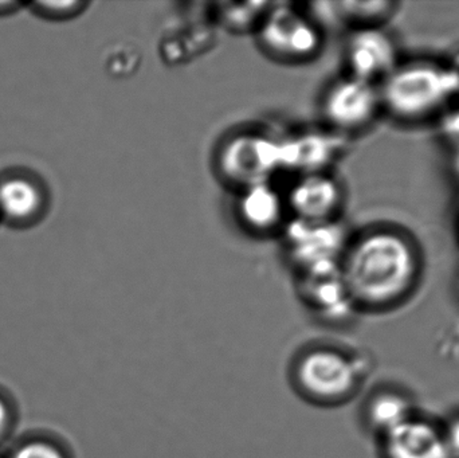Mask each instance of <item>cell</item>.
<instances>
[{
	"instance_id": "obj_1",
	"label": "cell",
	"mask_w": 459,
	"mask_h": 458,
	"mask_svg": "<svg viewBox=\"0 0 459 458\" xmlns=\"http://www.w3.org/2000/svg\"><path fill=\"white\" fill-rule=\"evenodd\" d=\"M420 250L410 237L380 228L351 239L342 273L356 308L387 309L411 295L420 281Z\"/></svg>"
},
{
	"instance_id": "obj_2",
	"label": "cell",
	"mask_w": 459,
	"mask_h": 458,
	"mask_svg": "<svg viewBox=\"0 0 459 458\" xmlns=\"http://www.w3.org/2000/svg\"><path fill=\"white\" fill-rule=\"evenodd\" d=\"M377 86L382 110L403 123L439 116L459 99L455 67L429 59L401 62Z\"/></svg>"
},
{
	"instance_id": "obj_3",
	"label": "cell",
	"mask_w": 459,
	"mask_h": 458,
	"mask_svg": "<svg viewBox=\"0 0 459 458\" xmlns=\"http://www.w3.org/2000/svg\"><path fill=\"white\" fill-rule=\"evenodd\" d=\"M218 174L238 190L272 182L282 171L281 139L258 131H243L222 143L215 159Z\"/></svg>"
},
{
	"instance_id": "obj_4",
	"label": "cell",
	"mask_w": 459,
	"mask_h": 458,
	"mask_svg": "<svg viewBox=\"0 0 459 458\" xmlns=\"http://www.w3.org/2000/svg\"><path fill=\"white\" fill-rule=\"evenodd\" d=\"M360 378L356 360L332 347L309 350L294 367V379L304 397L325 405L350 400L359 389Z\"/></svg>"
},
{
	"instance_id": "obj_5",
	"label": "cell",
	"mask_w": 459,
	"mask_h": 458,
	"mask_svg": "<svg viewBox=\"0 0 459 458\" xmlns=\"http://www.w3.org/2000/svg\"><path fill=\"white\" fill-rule=\"evenodd\" d=\"M261 48L283 62L309 61L323 48V29L307 10L288 3H273L256 29Z\"/></svg>"
},
{
	"instance_id": "obj_6",
	"label": "cell",
	"mask_w": 459,
	"mask_h": 458,
	"mask_svg": "<svg viewBox=\"0 0 459 458\" xmlns=\"http://www.w3.org/2000/svg\"><path fill=\"white\" fill-rule=\"evenodd\" d=\"M282 230L286 252L299 273L342 264L351 241L347 228L339 220L307 222L291 218Z\"/></svg>"
},
{
	"instance_id": "obj_7",
	"label": "cell",
	"mask_w": 459,
	"mask_h": 458,
	"mask_svg": "<svg viewBox=\"0 0 459 458\" xmlns=\"http://www.w3.org/2000/svg\"><path fill=\"white\" fill-rule=\"evenodd\" d=\"M380 110L379 86L350 74L332 83L323 99L328 128L342 136L368 128Z\"/></svg>"
},
{
	"instance_id": "obj_8",
	"label": "cell",
	"mask_w": 459,
	"mask_h": 458,
	"mask_svg": "<svg viewBox=\"0 0 459 458\" xmlns=\"http://www.w3.org/2000/svg\"><path fill=\"white\" fill-rule=\"evenodd\" d=\"M348 74L379 85L401 64L395 39L383 26L352 30L345 45Z\"/></svg>"
},
{
	"instance_id": "obj_9",
	"label": "cell",
	"mask_w": 459,
	"mask_h": 458,
	"mask_svg": "<svg viewBox=\"0 0 459 458\" xmlns=\"http://www.w3.org/2000/svg\"><path fill=\"white\" fill-rule=\"evenodd\" d=\"M293 220L329 222L339 220L344 188L332 172L299 175L285 195Z\"/></svg>"
},
{
	"instance_id": "obj_10",
	"label": "cell",
	"mask_w": 459,
	"mask_h": 458,
	"mask_svg": "<svg viewBox=\"0 0 459 458\" xmlns=\"http://www.w3.org/2000/svg\"><path fill=\"white\" fill-rule=\"evenodd\" d=\"M347 150V136L331 129L305 131L281 140L282 171L299 175L332 172Z\"/></svg>"
},
{
	"instance_id": "obj_11",
	"label": "cell",
	"mask_w": 459,
	"mask_h": 458,
	"mask_svg": "<svg viewBox=\"0 0 459 458\" xmlns=\"http://www.w3.org/2000/svg\"><path fill=\"white\" fill-rule=\"evenodd\" d=\"M380 440L383 458H452L441 428L415 416Z\"/></svg>"
},
{
	"instance_id": "obj_12",
	"label": "cell",
	"mask_w": 459,
	"mask_h": 458,
	"mask_svg": "<svg viewBox=\"0 0 459 458\" xmlns=\"http://www.w3.org/2000/svg\"><path fill=\"white\" fill-rule=\"evenodd\" d=\"M299 282L305 300L326 316L342 319L356 308L342 279V264L301 272Z\"/></svg>"
},
{
	"instance_id": "obj_13",
	"label": "cell",
	"mask_w": 459,
	"mask_h": 458,
	"mask_svg": "<svg viewBox=\"0 0 459 458\" xmlns=\"http://www.w3.org/2000/svg\"><path fill=\"white\" fill-rule=\"evenodd\" d=\"M237 217L251 233L270 234L285 228L288 212L285 195H281L272 183L251 186L239 190Z\"/></svg>"
},
{
	"instance_id": "obj_14",
	"label": "cell",
	"mask_w": 459,
	"mask_h": 458,
	"mask_svg": "<svg viewBox=\"0 0 459 458\" xmlns=\"http://www.w3.org/2000/svg\"><path fill=\"white\" fill-rule=\"evenodd\" d=\"M396 3L387 0H348L309 4L307 13L320 24L350 26L352 30L382 26L395 13Z\"/></svg>"
},
{
	"instance_id": "obj_15",
	"label": "cell",
	"mask_w": 459,
	"mask_h": 458,
	"mask_svg": "<svg viewBox=\"0 0 459 458\" xmlns=\"http://www.w3.org/2000/svg\"><path fill=\"white\" fill-rule=\"evenodd\" d=\"M364 413L371 432L382 437L414 417V405L398 390H380L369 398Z\"/></svg>"
},
{
	"instance_id": "obj_16",
	"label": "cell",
	"mask_w": 459,
	"mask_h": 458,
	"mask_svg": "<svg viewBox=\"0 0 459 458\" xmlns=\"http://www.w3.org/2000/svg\"><path fill=\"white\" fill-rule=\"evenodd\" d=\"M43 206L39 186L27 177H13L0 183V214L10 220H31Z\"/></svg>"
},
{
	"instance_id": "obj_17",
	"label": "cell",
	"mask_w": 459,
	"mask_h": 458,
	"mask_svg": "<svg viewBox=\"0 0 459 458\" xmlns=\"http://www.w3.org/2000/svg\"><path fill=\"white\" fill-rule=\"evenodd\" d=\"M273 3H218L212 11L215 23L232 32L256 31Z\"/></svg>"
},
{
	"instance_id": "obj_18",
	"label": "cell",
	"mask_w": 459,
	"mask_h": 458,
	"mask_svg": "<svg viewBox=\"0 0 459 458\" xmlns=\"http://www.w3.org/2000/svg\"><path fill=\"white\" fill-rule=\"evenodd\" d=\"M8 458H67L64 449L50 440L34 438L19 444Z\"/></svg>"
},
{
	"instance_id": "obj_19",
	"label": "cell",
	"mask_w": 459,
	"mask_h": 458,
	"mask_svg": "<svg viewBox=\"0 0 459 458\" xmlns=\"http://www.w3.org/2000/svg\"><path fill=\"white\" fill-rule=\"evenodd\" d=\"M438 129L453 147L459 145V99L442 110L438 116Z\"/></svg>"
},
{
	"instance_id": "obj_20",
	"label": "cell",
	"mask_w": 459,
	"mask_h": 458,
	"mask_svg": "<svg viewBox=\"0 0 459 458\" xmlns=\"http://www.w3.org/2000/svg\"><path fill=\"white\" fill-rule=\"evenodd\" d=\"M86 3L82 2H40L37 7L42 8L45 13H53L56 16L75 15L81 8L85 7Z\"/></svg>"
},
{
	"instance_id": "obj_21",
	"label": "cell",
	"mask_w": 459,
	"mask_h": 458,
	"mask_svg": "<svg viewBox=\"0 0 459 458\" xmlns=\"http://www.w3.org/2000/svg\"><path fill=\"white\" fill-rule=\"evenodd\" d=\"M442 432L450 457L459 458V416L450 419L446 427L442 428Z\"/></svg>"
},
{
	"instance_id": "obj_22",
	"label": "cell",
	"mask_w": 459,
	"mask_h": 458,
	"mask_svg": "<svg viewBox=\"0 0 459 458\" xmlns=\"http://www.w3.org/2000/svg\"><path fill=\"white\" fill-rule=\"evenodd\" d=\"M13 422V409L8 401L0 395V444L4 443L5 438L10 435Z\"/></svg>"
},
{
	"instance_id": "obj_23",
	"label": "cell",
	"mask_w": 459,
	"mask_h": 458,
	"mask_svg": "<svg viewBox=\"0 0 459 458\" xmlns=\"http://www.w3.org/2000/svg\"><path fill=\"white\" fill-rule=\"evenodd\" d=\"M450 167H452L453 174L459 180V145L453 147L452 156H450Z\"/></svg>"
},
{
	"instance_id": "obj_24",
	"label": "cell",
	"mask_w": 459,
	"mask_h": 458,
	"mask_svg": "<svg viewBox=\"0 0 459 458\" xmlns=\"http://www.w3.org/2000/svg\"><path fill=\"white\" fill-rule=\"evenodd\" d=\"M450 65H452V66L455 67V72H457L458 78H459V54L457 56H455V61H453V64H450Z\"/></svg>"
},
{
	"instance_id": "obj_25",
	"label": "cell",
	"mask_w": 459,
	"mask_h": 458,
	"mask_svg": "<svg viewBox=\"0 0 459 458\" xmlns=\"http://www.w3.org/2000/svg\"><path fill=\"white\" fill-rule=\"evenodd\" d=\"M0 458H4V457H0Z\"/></svg>"
}]
</instances>
